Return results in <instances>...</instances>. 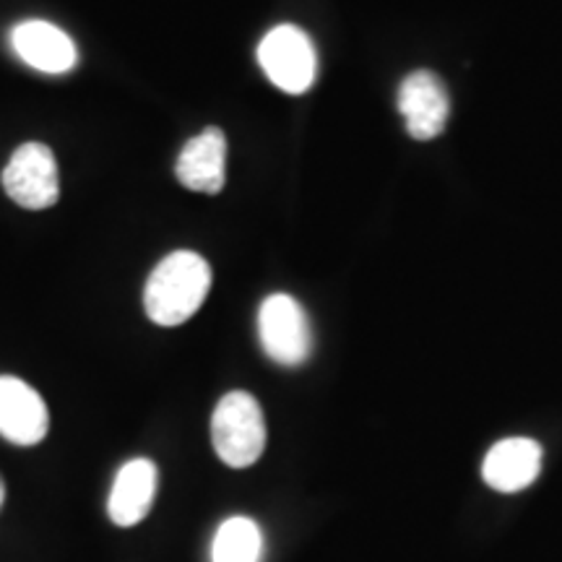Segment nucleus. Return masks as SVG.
<instances>
[{
	"label": "nucleus",
	"instance_id": "obj_1",
	"mask_svg": "<svg viewBox=\"0 0 562 562\" xmlns=\"http://www.w3.org/2000/svg\"><path fill=\"white\" fill-rule=\"evenodd\" d=\"M211 290V266L193 250H175L157 263L144 290L146 315L157 326L191 321Z\"/></svg>",
	"mask_w": 562,
	"mask_h": 562
},
{
	"label": "nucleus",
	"instance_id": "obj_2",
	"mask_svg": "<svg viewBox=\"0 0 562 562\" xmlns=\"http://www.w3.org/2000/svg\"><path fill=\"white\" fill-rule=\"evenodd\" d=\"M211 442L220 459L232 469H248L266 448V419L256 396L229 391L211 417Z\"/></svg>",
	"mask_w": 562,
	"mask_h": 562
},
{
	"label": "nucleus",
	"instance_id": "obj_3",
	"mask_svg": "<svg viewBox=\"0 0 562 562\" xmlns=\"http://www.w3.org/2000/svg\"><path fill=\"white\" fill-rule=\"evenodd\" d=\"M258 63L273 87L286 94H305L318 74V55L313 40L300 26L281 24L258 45Z\"/></svg>",
	"mask_w": 562,
	"mask_h": 562
},
{
	"label": "nucleus",
	"instance_id": "obj_4",
	"mask_svg": "<svg viewBox=\"0 0 562 562\" xmlns=\"http://www.w3.org/2000/svg\"><path fill=\"white\" fill-rule=\"evenodd\" d=\"M258 336L266 355L284 368H297L313 351V328L307 313L290 294H271L258 311Z\"/></svg>",
	"mask_w": 562,
	"mask_h": 562
},
{
	"label": "nucleus",
	"instance_id": "obj_5",
	"mask_svg": "<svg viewBox=\"0 0 562 562\" xmlns=\"http://www.w3.org/2000/svg\"><path fill=\"white\" fill-rule=\"evenodd\" d=\"M3 188L21 209L42 211L58 203L60 175L50 146L30 140L11 154L3 170Z\"/></svg>",
	"mask_w": 562,
	"mask_h": 562
},
{
	"label": "nucleus",
	"instance_id": "obj_6",
	"mask_svg": "<svg viewBox=\"0 0 562 562\" xmlns=\"http://www.w3.org/2000/svg\"><path fill=\"white\" fill-rule=\"evenodd\" d=\"M398 112L404 115L412 138H438L451 112L446 83L430 70H414L398 87Z\"/></svg>",
	"mask_w": 562,
	"mask_h": 562
},
{
	"label": "nucleus",
	"instance_id": "obj_7",
	"mask_svg": "<svg viewBox=\"0 0 562 562\" xmlns=\"http://www.w3.org/2000/svg\"><path fill=\"white\" fill-rule=\"evenodd\" d=\"M50 427L45 398L30 383L0 375V435L13 446H37Z\"/></svg>",
	"mask_w": 562,
	"mask_h": 562
},
{
	"label": "nucleus",
	"instance_id": "obj_8",
	"mask_svg": "<svg viewBox=\"0 0 562 562\" xmlns=\"http://www.w3.org/2000/svg\"><path fill=\"white\" fill-rule=\"evenodd\" d=\"M13 50L26 66L42 74L60 76L76 68L79 63V50H76L74 40L50 21L30 19L21 21L11 32Z\"/></svg>",
	"mask_w": 562,
	"mask_h": 562
},
{
	"label": "nucleus",
	"instance_id": "obj_9",
	"mask_svg": "<svg viewBox=\"0 0 562 562\" xmlns=\"http://www.w3.org/2000/svg\"><path fill=\"white\" fill-rule=\"evenodd\" d=\"M542 472V446L531 438H505L484 456L482 476L495 492L513 495L537 482Z\"/></svg>",
	"mask_w": 562,
	"mask_h": 562
},
{
	"label": "nucleus",
	"instance_id": "obj_10",
	"mask_svg": "<svg viewBox=\"0 0 562 562\" xmlns=\"http://www.w3.org/2000/svg\"><path fill=\"white\" fill-rule=\"evenodd\" d=\"M175 175L188 191L220 193L227 178V136L220 128L201 131L182 146Z\"/></svg>",
	"mask_w": 562,
	"mask_h": 562
},
{
	"label": "nucleus",
	"instance_id": "obj_11",
	"mask_svg": "<svg viewBox=\"0 0 562 562\" xmlns=\"http://www.w3.org/2000/svg\"><path fill=\"white\" fill-rule=\"evenodd\" d=\"M154 495H157V467L149 459H133L117 472L112 482L108 513L112 524L136 526L149 516Z\"/></svg>",
	"mask_w": 562,
	"mask_h": 562
},
{
	"label": "nucleus",
	"instance_id": "obj_12",
	"mask_svg": "<svg viewBox=\"0 0 562 562\" xmlns=\"http://www.w3.org/2000/svg\"><path fill=\"white\" fill-rule=\"evenodd\" d=\"M263 533L252 518L232 516L214 533L211 562H261Z\"/></svg>",
	"mask_w": 562,
	"mask_h": 562
},
{
	"label": "nucleus",
	"instance_id": "obj_13",
	"mask_svg": "<svg viewBox=\"0 0 562 562\" xmlns=\"http://www.w3.org/2000/svg\"><path fill=\"white\" fill-rule=\"evenodd\" d=\"M3 497H5V490H3V482H0V508H3Z\"/></svg>",
	"mask_w": 562,
	"mask_h": 562
}]
</instances>
